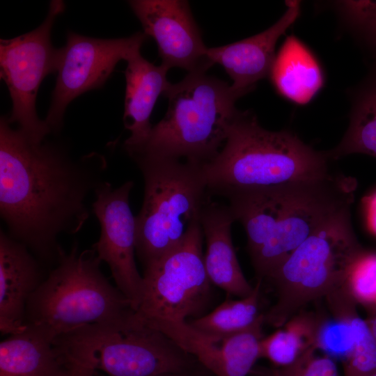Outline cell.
I'll list each match as a JSON object with an SVG mask.
<instances>
[{
    "label": "cell",
    "instance_id": "obj_1",
    "mask_svg": "<svg viewBox=\"0 0 376 376\" xmlns=\"http://www.w3.org/2000/svg\"><path fill=\"white\" fill-rule=\"evenodd\" d=\"M105 157L74 158L62 143L29 139L0 119V214L7 233L41 262L56 264L62 234L78 233L89 218L86 200L103 182Z\"/></svg>",
    "mask_w": 376,
    "mask_h": 376
},
{
    "label": "cell",
    "instance_id": "obj_2",
    "mask_svg": "<svg viewBox=\"0 0 376 376\" xmlns=\"http://www.w3.org/2000/svg\"><path fill=\"white\" fill-rule=\"evenodd\" d=\"M357 180L333 170L315 178L238 189L225 198L244 227L258 280L267 279L306 239L351 210Z\"/></svg>",
    "mask_w": 376,
    "mask_h": 376
},
{
    "label": "cell",
    "instance_id": "obj_3",
    "mask_svg": "<svg viewBox=\"0 0 376 376\" xmlns=\"http://www.w3.org/2000/svg\"><path fill=\"white\" fill-rule=\"evenodd\" d=\"M330 160L327 152L314 150L292 132L267 130L253 114L239 111L223 148L202 170L210 196L224 197L322 175L331 171Z\"/></svg>",
    "mask_w": 376,
    "mask_h": 376
},
{
    "label": "cell",
    "instance_id": "obj_4",
    "mask_svg": "<svg viewBox=\"0 0 376 376\" xmlns=\"http://www.w3.org/2000/svg\"><path fill=\"white\" fill-rule=\"evenodd\" d=\"M243 95L206 72L188 73L164 93L166 113L152 125L145 142L125 151L129 156L184 159L203 166L223 148L228 127L239 111L235 102Z\"/></svg>",
    "mask_w": 376,
    "mask_h": 376
},
{
    "label": "cell",
    "instance_id": "obj_5",
    "mask_svg": "<svg viewBox=\"0 0 376 376\" xmlns=\"http://www.w3.org/2000/svg\"><path fill=\"white\" fill-rule=\"evenodd\" d=\"M95 251H79L75 242L28 301L25 322L52 342L81 328L126 318L135 311L130 300L100 269Z\"/></svg>",
    "mask_w": 376,
    "mask_h": 376
},
{
    "label": "cell",
    "instance_id": "obj_6",
    "mask_svg": "<svg viewBox=\"0 0 376 376\" xmlns=\"http://www.w3.org/2000/svg\"><path fill=\"white\" fill-rule=\"evenodd\" d=\"M65 366L100 370L109 376H157L203 365L134 311L114 321L88 325L53 341Z\"/></svg>",
    "mask_w": 376,
    "mask_h": 376
},
{
    "label": "cell",
    "instance_id": "obj_7",
    "mask_svg": "<svg viewBox=\"0 0 376 376\" xmlns=\"http://www.w3.org/2000/svg\"><path fill=\"white\" fill-rule=\"evenodd\" d=\"M130 157L144 181L143 203L136 216V253L145 267L180 243L212 196L202 166L144 155Z\"/></svg>",
    "mask_w": 376,
    "mask_h": 376
},
{
    "label": "cell",
    "instance_id": "obj_8",
    "mask_svg": "<svg viewBox=\"0 0 376 376\" xmlns=\"http://www.w3.org/2000/svg\"><path fill=\"white\" fill-rule=\"evenodd\" d=\"M362 249L352 228L350 210L311 235L267 279L277 298L265 315V322L279 328L307 304L343 288Z\"/></svg>",
    "mask_w": 376,
    "mask_h": 376
},
{
    "label": "cell",
    "instance_id": "obj_9",
    "mask_svg": "<svg viewBox=\"0 0 376 376\" xmlns=\"http://www.w3.org/2000/svg\"><path fill=\"white\" fill-rule=\"evenodd\" d=\"M203 237L196 221L177 246L144 267L143 292L135 312L146 324L185 322L202 316L212 284L205 269Z\"/></svg>",
    "mask_w": 376,
    "mask_h": 376
},
{
    "label": "cell",
    "instance_id": "obj_10",
    "mask_svg": "<svg viewBox=\"0 0 376 376\" xmlns=\"http://www.w3.org/2000/svg\"><path fill=\"white\" fill-rule=\"evenodd\" d=\"M64 10L63 1H51L47 17L38 27L13 38L0 40V76L13 105L8 120L37 143L52 133L45 121L38 118L36 104L44 78L57 72L60 49L53 47L51 32L56 18Z\"/></svg>",
    "mask_w": 376,
    "mask_h": 376
},
{
    "label": "cell",
    "instance_id": "obj_11",
    "mask_svg": "<svg viewBox=\"0 0 376 376\" xmlns=\"http://www.w3.org/2000/svg\"><path fill=\"white\" fill-rule=\"evenodd\" d=\"M142 32L120 38H95L69 31L60 48L56 85L46 118L52 133L63 127L67 106L79 95L102 87L117 63L140 52L147 39Z\"/></svg>",
    "mask_w": 376,
    "mask_h": 376
},
{
    "label": "cell",
    "instance_id": "obj_12",
    "mask_svg": "<svg viewBox=\"0 0 376 376\" xmlns=\"http://www.w3.org/2000/svg\"><path fill=\"white\" fill-rule=\"evenodd\" d=\"M133 186L129 180L113 188L104 180L96 189L91 212L100 223V236L92 249L99 260L109 266L116 286L136 311L141 299L143 278L134 258L136 216L129 201Z\"/></svg>",
    "mask_w": 376,
    "mask_h": 376
},
{
    "label": "cell",
    "instance_id": "obj_13",
    "mask_svg": "<svg viewBox=\"0 0 376 376\" xmlns=\"http://www.w3.org/2000/svg\"><path fill=\"white\" fill-rule=\"evenodd\" d=\"M128 4L143 33L156 42L161 64L188 73L206 72L212 65L187 1L132 0Z\"/></svg>",
    "mask_w": 376,
    "mask_h": 376
},
{
    "label": "cell",
    "instance_id": "obj_14",
    "mask_svg": "<svg viewBox=\"0 0 376 376\" xmlns=\"http://www.w3.org/2000/svg\"><path fill=\"white\" fill-rule=\"evenodd\" d=\"M282 17L267 29L244 40L220 47H207L212 65L219 64L233 80L231 86L243 94L253 89L256 82L269 75L279 38L296 21L300 13L298 1H288Z\"/></svg>",
    "mask_w": 376,
    "mask_h": 376
},
{
    "label": "cell",
    "instance_id": "obj_15",
    "mask_svg": "<svg viewBox=\"0 0 376 376\" xmlns=\"http://www.w3.org/2000/svg\"><path fill=\"white\" fill-rule=\"evenodd\" d=\"M45 278L42 263L22 243L0 230V330L13 335L27 327L29 299Z\"/></svg>",
    "mask_w": 376,
    "mask_h": 376
},
{
    "label": "cell",
    "instance_id": "obj_16",
    "mask_svg": "<svg viewBox=\"0 0 376 376\" xmlns=\"http://www.w3.org/2000/svg\"><path fill=\"white\" fill-rule=\"evenodd\" d=\"M235 219L227 205L209 199L200 223L206 242L204 263L212 284L228 295L243 298L253 290L246 279L233 246L231 226Z\"/></svg>",
    "mask_w": 376,
    "mask_h": 376
},
{
    "label": "cell",
    "instance_id": "obj_17",
    "mask_svg": "<svg viewBox=\"0 0 376 376\" xmlns=\"http://www.w3.org/2000/svg\"><path fill=\"white\" fill-rule=\"evenodd\" d=\"M126 61L123 122L130 135L124 142L125 150L137 148L147 139L152 127L150 118L157 100L171 84L167 79L169 69L149 62L140 52Z\"/></svg>",
    "mask_w": 376,
    "mask_h": 376
},
{
    "label": "cell",
    "instance_id": "obj_18",
    "mask_svg": "<svg viewBox=\"0 0 376 376\" xmlns=\"http://www.w3.org/2000/svg\"><path fill=\"white\" fill-rule=\"evenodd\" d=\"M65 369L53 342L29 325L0 343V376H62Z\"/></svg>",
    "mask_w": 376,
    "mask_h": 376
},
{
    "label": "cell",
    "instance_id": "obj_19",
    "mask_svg": "<svg viewBox=\"0 0 376 376\" xmlns=\"http://www.w3.org/2000/svg\"><path fill=\"white\" fill-rule=\"evenodd\" d=\"M269 76L279 93L299 104L309 102L323 84L315 58L294 36L285 39L276 55Z\"/></svg>",
    "mask_w": 376,
    "mask_h": 376
},
{
    "label": "cell",
    "instance_id": "obj_20",
    "mask_svg": "<svg viewBox=\"0 0 376 376\" xmlns=\"http://www.w3.org/2000/svg\"><path fill=\"white\" fill-rule=\"evenodd\" d=\"M321 316L298 312L276 331L263 338L261 357L276 367H284L296 361L304 353L315 348V338Z\"/></svg>",
    "mask_w": 376,
    "mask_h": 376
},
{
    "label": "cell",
    "instance_id": "obj_21",
    "mask_svg": "<svg viewBox=\"0 0 376 376\" xmlns=\"http://www.w3.org/2000/svg\"><path fill=\"white\" fill-rule=\"evenodd\" d=\"M261 281L253 292L239 299H226L210 313L187 322L199 333L219 343L224 338L254 324L263 315L259 313Z\"/></svg>",
    "mask_w": 376,
    "mask_h": 376
},
{
    "label": "cell",
    "instance_id": "obj_22",
    "mask_svg": "<svg viewBox=\"0 0 376 376\" xmlns=\"http://www.w3.org/2000/svg\"><path fill=\"white\" fill-rule=\"evenodd\" d=\"M354 153L376 158V75L355 99L350 124L342 140L327 152L331 160Z\"/></svg>",
    "mask_w": 376,
    "mask_h": 376
},
{
    "label": "cell",
    "instance_id": "obj_23",
    "mask_svg": "<svg viewBox=\"0 0 376 376\" xmlns=\"http://www.w3.org/2000/svg\"><path fill=\"white\" fill-rule=\"evenodd\" d=\"M264 322L265 315L251 327L219 342L224 376H246L251 373L255 363L261 357Z\"/></svg>",
    "mask_w": 376,
    "mask_h": 376
},
{
    "label": "cell",
    "instance_id": "obj_24",
    "mask_svg": "<svg viewBox=\"0 0 376 376\" xmlns=\"http://www.w3.org/2000/svg\"><path fill=\"white\" fill-rule=\"evenodd\" d=\"M150 327L170 337L214 375L224 376L219 343L199 333L187 322H160Z\"/></svg>",
    "mask_w": 376,
    "mask_h": 376
},
{
    "label": "cell",
    "instance_id": "obj_25",
    "mask_svg": "<svg viewBox=\"0 0 376 376\" xmlns=\"http://www.w3.org/2000/svg\"><path fill=\"white\" fill-rule=\"evenodd\" d=\"M344 288L370 314L376 311V251L363 249L348 272Z\"/></svg>",
    "mask_w": 376,
    "mask_h": 376
},
{
    "label": "cell",
    "instance_id": "obj_26",
    "mask_svg": "<svg viewBox=\"0 0 376 376\" xmlns=\"http://www.w3.org/2000/svg\"><path fill=\"white\" fill-rule=\"evenodd\" d=\"M311 349L296 361L284 367H258L253 368V376H340L334 359L324 355L317 356Z\"/></svg>",
    "mask_w": 376,
    "mask_h": 376
},
{
    "label": "cell",
    "instance_id": "obj_27",
    "mask_svg": "<svg viewBox=\"0 0 376 376\" xmlns=\"http://www.w3.org/2000/svg\"><path fill=\"white\" fill-rule=\"evenodd\" d=\"M343 363L344 376H369L376 370V340L366 320L360 323L353 352Z\"/></svg>",
    "mask_w": 376,
    "mask_h": 376
},
{
    "label": "cell",
    "instance_id": "obj_28",
    "mask_svg": "<svg viewBox=\"0 0 376 376\" xmlns=\"http://www.w3.org/2000/svg\"><path fill=\"white\" fill-rule=\"evenodd\" d=\"M360 32L365 36L376 53V3L369 18Z\"/></svg>",
    "mask_w": 376,
    "mask_h": 376
},
{
    "label": "cell",
    "instance_id": "obj_29",
    "mask_svg": "<svg viewBox=\"0 0 376 376\" xmlns=\"http://www.w3.org/2000/svg\"><path fill=\"white\" fill-rule=\"evenodd\" d=\"M364 202L370 228L376 235V190L367 196Z\"/></svg>",
    "mask_w": 376,
    "mask_h": 376
},
{
    "label": "cell",
    "instance_id": "obj_30",
    "mask_svg": "<svg viewBox=\"0 0 376 376\" xmlns=\"http://www.w3.org/2000/svg\"><path fill=\"white\" fill-rule=\"evenodd\" d=\"M157 376H214V375L207 368H206L203 365H201L197 368L189 370L165 373Z\"/></svg>",
    "mask_w": 376,
    "mask_h": 376
},
{
    "label": "cell",
    "instance_id": "obj_31",
    "mask_svg": "<svg viewBox=\"0 0 376 376\" xmlns=\"http://www.w3.org/2000/svg\"><path fill=\"white\" fill-rule=\"evenodd\" d=\"M66 376H93L94 371L77 366H66Z\"/></svg>",
    "mask_w": 376,
    "mask_h": 376
},
{
    "label": "cell",
    "instance_id": "obj_32",
    "mask_svg": "<svg viewBox=\"0 0 376 376\" xmlns=\"http://www.w3.org/2000/svg\"><path fill=\"white\" fill-rule=\"evenodd\" d=\"M366 320L376 340V311L370 314L369 318Z\"/></svg>",
    "mask_w": 376,
    "mask_h": 376
},
{
    "label": "cell",
    "instance_id": "obj_33",
    "mask_svg": "<svg viewBox=\"0 0 376 376\" xmlns=\"http://www.w3.org/2000/svg\"><path fill=\"white\" fill-rule=\"evenodd\" d=\"M369 376H376V370L371 373Z\"/></svg>",
    "mask_w": 376,
    "mask_h": 376
},
{
    "label": "cell",
    "instance_id": "obj_34",
    "mask_svg": "<svg viewBox=\"0 0 376 376\" xmlns=\"http://www.w3.org/2000/svg\"><path fill=\"white\" fill-rule=\"evenodd\" d=\"M62 376H66V374H65V371H64V373H63V374Z\"/></svg>",
    "mask_w": 376,
    "mask_h": 376
}]
</instances>
